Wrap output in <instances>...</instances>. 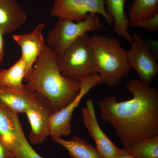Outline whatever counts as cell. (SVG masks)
Wrapping results in <instances>:
<instances>
[{"label": "cell", "instance_id": "d6986e66", "mask_svg": "<svg viewBox=\"0 0 158 158\" xmlns=\"http://www.w3.org/2000/svg\"><path fill=\"white\" fill-rule=\"evenodd\" d=\"M158 14V0H135L129 14L130 24Z\"/></svg>", "mask_w": 158, "mask_h": 158}, {"label": "cell", "instance_id": "52a82bcc", "mask_svg": "<svg viewBox=\"0 0 158 158\" xmlns=\"http://www.w3.org/2000/svg\"><path fill=\"white\" fill-rule=\"evenodd\" d=\"M101 84L102 82L98 73L94 74L82 80L77 96L67 106L52 115L50 122L52 138L70 135L72 133L71 122L75 110L79 106L82 99L90 89Z\"/></svg>", "mask_w": 158, "mask_h": 158}, {"label": "cell", "instance_id": "8992f818", "mask_svg": "<svg viewBox=\"0 0 158 158\" xmlns=\"http://www.w3.org/2000/svg\"><path fill=\"white\" fill-rule=\"evenodd\" d=\"M89 14L101 15L110 25L113 24L105 0H55L51 10L52 16L76 22L84 20Z\"/></svg>", "mask_w": 158, "mask_h": 158}, {"label": "cell", "instance_id": "cb8c5ba5", "mask_svg": "<svg viewBox=\"0 0 158 158\" xmlns=\"http://www.w3.org/2000/svg\"><path fill=\"white\" fill-rule=\"evenodd\" d=\"M116 158H135L130 154L127 152L125 148H122L121 149L120 152L119 153L118 157Z\"/></svg>", "mask_w": 158, "mask_h": 158}, {"label": "cell", "instance_id": "ba28073f", "mask_svg": "<svg viewBox=\"0 0 158 158\" xmlns=\"http://www.w3.org/2000/svg\"><path fill=\"white\" fill-rule=\"evenodd\" d=\"M133 36L127 51L128 63L130 68L136 71L140 81L150 85L158 75L157 62L146 40L136 33Z\"/></svg>", "mask_w": 158, "mask_h": 158}, {"label": "cell", "instance_id": "ac0fdd59", "mask_svg": "<svg viewBox=\"0 0 158 158\" xmlns=\"http://www.w3.org/2000/svg\"><path fill=\"white\" fill-rule=\"evenodd\" d=\"M124 148L135 158H158V135L143 138Z\"/></svg>", "mask_w": 158, "mask_h": 158}, {"label": "cell", "instance_id": "2e32d148", "mask_svg": "<svg viewBox=\"0 0 158 158\" xmlns=\"http://www.w3.org/2000/svg\"><path fill=\"white\" fill-rule=\"evenodd\" d=\"M27 74L25 62L20 57L11 67L0 70V87L22 91L26 88L23 81Z\"/></svg>", "mask_w": 158, "mask_h": 158}, {"label": "cell", "instance_id": "4fadbf2b", "mask_svg": "<svg viewBox=\"0 0 158 158\" xmlns=\"http://www.w3.org/2000/svg\"><path fill=\"white\" fill-rule=\"evenodd\" d=\"M127 0H105L106 10L113 18L114 31L119 37H123L131 43L133 36L128 31L129 20L125 11Z\"/></svg>", "mask_w": 158, "mask_h": 158}, {"label": "cell", "instance_id": "30bf717a", "mask_svg": "<svg viewBox=\"0 0 158 158\" xmlns=\"http://www.w3.org/2000/svg\"><path fill=\"white\" fill-rule=\"evenodd\" d=\"M83 122L85 127L93 138L96 148L101 158H116L121 149L116 146L100 127L97 118L93 101L88 99L86 107L82 109Z\"/></svg>", "mask_w": 158, "mask_h": 158}, {"label": "cell", "instance_id": "277c9868", "mask_svg": "<svg viewBox=\"0 0 158 158\" xmlns=\"http://www.w3.org/2000/svg\"><path fill=\"white\" fill-rule=\"evenodd\" d=\"M57 64L62 75L77 82L98 73L91 37L85 34L70 44L57 56Z\"/></svg>", "mask_w": 158, "mask_h": 158}, {"label": "cell", "instance_id": "5bb4252c", "mask_svg": "<svg viewBox=\"0 0 158 158\" xmlns=\"http://www.w3.org/2000/svg\"><path fill=\"white\" fill-rule=\"evenodd\" d=\"M34 92L26 86L22 91L0 87V105L16 114L25 113Z\"/></svg>", "mask_w": 158, "mask_h": 158}, {"label": "cell", "instance_id": "e0dca14e", "mask_svg": "<svg viewBox=\"0 0 158 158\" xmlns=\"http://www.w3.org/2000/svg\"><path fill=\"white\" fill-rule=\"evenodd\" d=\"M16 131L17 138L9 146L16 158H44L38 154L31 146L23 131L18 114L11 112Z\"/></svg>", "mask_w": 158, "mask_h": 158}, {"label": "cell", "instance_id": "8fae6325", "mask_svg": "<svg viewBox=\"0 0 158 158\" xmlns=\"http://www.w3.org/2000/svg\"><path fill=\"white\" fill-rule=\"evenodd\" d=\"M45 27L44 23H40L30 33L15 34L12 38L21 49V57L25 62L27 75L46 47L43 31Z\"/></svg>", "mask_w": 158, "mask_h": 158}, {"label": "cell", "instance_id": "d4e9b609", "mask_svg": "<svg viewBox=\"0 0 158 158\" xmlns=\"http://www.w3.org/2000/svg\"></svg>", "mask_w": 158, "mask_h": 158}, {"label": "cell", "instance_id": "ffe728a7", "mask_svg": "<svg viewBox=\"0 0 158 158\" xmlns=\"http://www.w3.org/2000/svg\"><path fill=\"white\" fill-rule=\"evenodd\" d=\"M17 138V131L11 112L0 105V139L9 147Z\"/></svg>", "mask_w": 158, "mask_h": 158}, {"label": "cell", "instance_id": "9c48e42d", "mask_svg": "<svg viewBox=\"0 0 158 158\" xmlns=\"http://www.w3.org/2000/svg\"><path fill=\"white\" fill-rule=\"evenodd\" d=\"M25 113L31 126L30 143L37 144L44 142L50 136V122L53 113L48 102L35 91Z\"/></svg>", "mask_w": 158, "mask_h": 158}, {"label": "cell", "instance_id": "603a6c76", "mask_svg": "<svg viewBox=\"0 0 158 158\" xmlns=\"http://www.w3.org/2000/svg\"><path fill=\"white\" fill-rule=\"evenodd\" d=\"M4 34L0 31V65L2 62L5 53V44Z\"/></svg>", "mask_w": 158, "mask_h": 158}, {"label": "cell", "instance_id": "44dd1931", "mask_svg": "<svg viewBox=\"0 0 158 158\" xmlns=\"http://www.w3.org/2000/svg\"><path fill=\"white\" fill-rule=\"evenodd\" d=\"M133 27L144 29L149 32H154L158 30V14L153 17L135 22L131 23Z\"/></svg>", "mask_w": 158, "mask_h": 158}, {"label": "cell", "instance_id": "3957f363", "mask_svg": "<svg viewBox=\"0 0 158 158\" xmlns=\"http://www.w3.org/2000/svg\"><path fill=\"white\" fill-rule=\"evenodd\" d=\"M91 38L97 71L102 84L110 87L118 85L131 71L127 51L123 48L116 38L98 34L93 35Z\"/></svg>", "mask_w": 158, "mask_h": 158}, {"label": "cell", "instance_id": "7402d4cb", "mask_svg": "<svg viewBox=\"0 0 158 158\" xmlns=\"http://www.w3.org/2000/svg\"><path fill=\"white\" fill-rule=\"evenodd\" d=\"M0 158H15L11 150L0 139Z\"/></svg>", "mask_w": 158, "mask_h": 158}, {"label": "cell", "instance_id": "7a4b0ae2", "mask_svg": "<svg viewBox=\"0 0 158 158\" xmlns=\"http://www.w3.org/2000/svg\"><path fill=\"white\" fill-rule=\"evenodd\" d=\"M57 59L56 54L47 46L24 79L26 86L44 97L53 113L73 101L81 86V82L62 75Z\"/></svg>", "mask_w": 158, "mask_h": 158}, {"label": "cell", "instance_id": "6da1fadb", "mask_svg": "<svg viewBox=\"0 0 158 158\" xmlns=\"http://www.w3.org/2000/svg\"><path fill=\"white\" fill-rule=\"evenodd\" d=\"M133 94L118 102L114 95L99 102L100 116L114 127L123 148L143 138L158 135V90L140 80L131 79L126 86Z\"/></svg>", "mask_w": 158, "mask_h": 158}, {"label": "cell", "instance_id": "5b68a950", "mask_svg": "<svg viewBox=\"0 0 158 158\" xmlns=\"http://www.w3.org/2000/svg\"><path fill=\"white\" fill-rule=\"evenodd\" d=\"M102 28V25L96 14H89L85 20L78 22L59 19L54 27L48 34V46L58 56L70 44L88 32Z\"/></svg>", "mask_w": 158, "mask_h": 158}, {"label": "cell", "instance_id": "9a60e30c", "mask_svg": "<svg viewBox=\"0 0 158 158\" xmlns=\"http://www.w3.org/2000/svg\"><path fill=\"white\" fill-rule=\"evenodd\" d=\"M52 139L67 150L71 158H101L96 148L77 136H74L69 140L60 137Z\"/></svg>", "mask_w": 158, "mask_h": 158}, {"label": "cell", "instance_id": "7c38bea8", "mask_svg": "<svg viewBox=\"0 0 158 158\" xmlns=\"http://www.w3.org/2000/svg\"><path fill=\"white\" fill-rule=\"evenodd\" d=\"M27 19V14L16 0H0V31L4 35L16 31Z\"/></svg>", "mask_w": 158, "mask_h": 158}]
</instances>
